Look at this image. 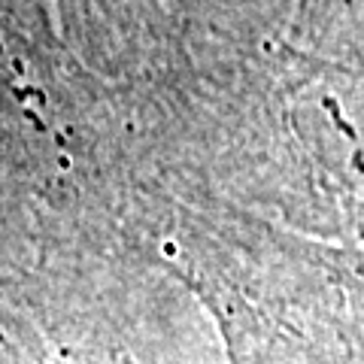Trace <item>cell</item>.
Instances as JSON below:
<instances>
[{
  "label": "cell",
  "instance_id": "7a4b0ae2",
  "mask_svg": "<svg viewBox=\"0 0 364 364\" xmlns=\"http://www.w3.org/2000/svg\"><path fill=\"white\" fill-rule=\"evenodd\" d=\"M182 46L289 43L301 49H343L355 40L358 0H161Z\"/></svg>",
  "mask_w": 364,
  "mask_h": 364
},
{
  "label": "cell",
  "instance_id": "3957f363",
  "mask_svg": "<svg viewBox=\"0 0 364 364\" xmlns=\"http://www.w3.org/2000/svg\"><path fill=\"white\" fill-rule=\"evenodd\" d=\"M355 43H364V0H358V16H355V40H352V46Z\"/></svg>",
  "mask_w": 364,
  "mask_h": 364
},
{
  "label": "cell",
  "instance_id": "6da1fadb",
  "mask_svg": "<svg viewBox=\"0 0 364 364\" xmlns=\"http://www.w3.org/2000/svg\"><path fill=\"white\" fill-rule=\"evenodd\" d=\"M136 116L207 146L273 207L364 237V43L186 46V64L136 88Z\"/></svg>",
  "mask_w": 364,
  "mask_h": 364
}]
</instances>
